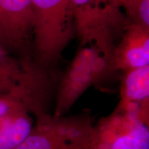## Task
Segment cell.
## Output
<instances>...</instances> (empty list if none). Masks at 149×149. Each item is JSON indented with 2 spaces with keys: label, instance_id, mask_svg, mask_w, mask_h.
Segmentation results:
<instances>
[{
  "label": "cell",
  "instance_id": "1",
  "mask_svg": "<svg viewBox=\"0 0 149 149\" xmlns=\"http://www.w3.org/2000/svg\"><path fill=\"white\" fill-rule=\"evenodd\" d=\"M122 18L120 10H112L75 22L79 45L59 79L54 115H65L90 87L107 82L118 72L113 28Z\"/></svg>",
  "mask_w": 149,
  "mask_h": 149
},
{
  "label": "cell",
  "instance_id": "2",
  "mask_svg": "<svg viewBox=\"0 0 149 149\" xmlns=\"http://www.w3.org/2000/svg\"><path fill=\"white\" fill-rule=\"evenodd\" d=\"M33 61L54 74L63 51L75 35L70 0H31Z\"/></svg>",
  "mask_w": 149,
  "mask_h": 149
},
{
  "label": "cell",
  "instance_id": "3",
  "mask_svg": "<svg viewBox=\"0 0 149 149\" xmlns=\"http://www.w3.org/2000/svg\"><path fill=\"white\" fill-rule=\"evenodd\" d=\"M55 80L54 74L21 60L0 44V94L17 96L31 114L46 113Z\"/></svg>",
  "mask_w": 149,
  "mask_h": 149
},
{
  "label": "cell",
  "instance_id": "4",
  "mask_svg": "<svg viewBox=\"0 0 149 149\" xmlns=\"http://www.w3.org/2000/svg\"><path fill=\"white\" fill-rule=\"evenodd\" d=\"M93 125L92 117L86 113L70 116L41 115L35 117L25 139L14 149H86Z\"/></svg>",
  "mask_w": 149,
  "mask_h": 149
},
{
  "label": "cell",
  "instance_id": "5",
  "mask_svg": "<svg viewBox=\"0 0 149 149\" xmlns=\"http://www.w3.org/2000/svg\"><path fill=\"white\" fill-rule=\"evenodd\" d=\"M86 149H149L148 124L115 108L93 125Z\"/></svg>",
  "mask_w": 149,
  "mask_h": 149
},
{
  "label": "cell",
  "instance_id": "6",
  "mask_svg": "<svg viewBox=\"0 0 149 149\" xmlns=\"http://www.w3.org/2000/svg\"><path fill=\"white\" fill-rule=\"evenodd\" d=\"M31 0H0V44L21 60L34 63Z\"/></svg>",
  "mask_w": 149,
  "mask_h": 149
},
{
  "label": "cell",
  "instance_id": "7",
  "mask_svg": "<svg viewBox=\"0 0 149 149\" xmlns=\"http://www.w3.org/2000/svg\"><path fill=\"white\" fill-rule=\"evenodd\" d=\"M116 108L149 124V66L122 72Z\"/></svg>",
  "mask_w": 149,
  "mask_h": 149
},
{
  "label": "cell",
  "instance_id": "8",
  "mask_svg": "<svg viewBox=\"0 0 149 149\" xmlns=\"http://www.w3.org/2000/svg\"><path fill=\"white\" fill-rule=\"evenodd\" d=\"M115 54L118 72L149 66V29L128 24Z\"/></svg>",
  "mask_w": 149,
  "mask_h": 149
},
{
  "label": "cell",
  "instance_id": "9",
  "mask_svg": "<svg viewBox=\"0 0 149 149\" xmlns=\"http://www.w3.org/2000/svg\"><path fill=\"white\" fill-rule=\"evenodd\" d=\"M22 105L0 118V149H14L31 132L33 120Z\"/></svg>",
  "mask_w": 149,
  "mask_h": 149
},
{
  "label": "cell",
  "instance_id": "10",
  "mask_svg": "<svg viewBox=\"0 0 149 149\" xmlns=\"http://www.w3.org/2000/svg\"><path fill=\"white\" fill-rule=\"evenodd\" d=\"M120 7L125 10L129 23L149 29V0H122Z\"/></svg>",
  "mask_w": 149,
  "mask_h": 149
},
{
  "label": "cell",
  "instance_id": "11",
  "mask_svg": "<svg viewBox=\"0 0 149 149\" xmlns=\"http://www.w3.org/2000/svg\"><path fill=\"white\" fill-rule=\"evenodd\" d=\"M70 1L74 19L84 15L102 12L114 7L111 4V0H70Z\"/></svg>",
  "mask_w": 149,
  "mask_h": 149
},
{
  "label": "cell",
  "instance_id": "12",
  "mask_svg": "<svg viewBox=\"0 0 149 149\" xmlns=\"http://www.w3.org/2000/svg\"><path fill=\"white\" fill-rule=\"evenodd\" d=\"M122 0H111V4L117 8H120V4Z\"/></svg>",
  "mask_w": 149,
  "mask_h": 149
}]
</instances>
